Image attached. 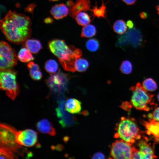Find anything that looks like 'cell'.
<instances>
[{
	"mask_svg": "<svg viewBox=\"0 0 159 159\" xmlns=\"http://www.w3.org/2000/svg\"><path fill=\"white\" fill-rule=\"evenodd\" d=\"M30 77L34 80H39L42 77L41 72L39 65L32 62H29L27 64Z\"/></svg>",
	"mask_w": 159,
	"mask_h": 159,
	"instance_id": "e0dca14e",
	"label": "cell"
},
{
	"mask_svg": "<svg viewBox=\"0 0 159 159\" xmlns=\"http://www.w3.org/2000/svg\"><path fill=\"white\" fill-rule=\"evenodd\" d=\"M117 131L115 137L120 138L131 145L141 137L139 129L136 124L126 118H122L118 124Z\"/></svg>",
	"mask_w": 159,
	"mask_h": 159,
	"instance_id": "3957f363",
	"label": "cell"
},
{
	"mask_svg": "<svg viewBox=\"0 0 159 159\" xmlns=\"http://www.w3.org/2000/svg\"><path fill=\"white\" fill-rule=\"evenodd\" d=\"M69 14L73 18L79 12L90 10V0H76L72 5L69 7Z\"/></svg>",
	"mask_w": 159,
	"mask_h": 159,
	"instance_id": "7c38bea8",
	"label": "cell"
},
{
	"mask_svg": "<svg viewBox=\"0 0 159 159\" xmlns=\"http://www.w3.org/2000/svg\"><path fill=\"white\" fill-rule=\"evenodd\" d=\"M0 71V89L5 91L6 95L14 100L19 92V86L16 80L17 72L12 69Z\"/></svg>",
	"mask_w": 159,
	"mask_h": 159,
	"instance_id": "277c9868",
	"label": "cell"
},
{
	"mask_svg": "<svg viewBox=\"0 0 159 159\" xmlns=\"http://www.w3.org/2000/svg\"><path fill=\"white\" fill-rule=\"evenodd\" d=\"M25 45L33 54L37 53L42 48L41 42L37 39H29L25 42Z\"/></svg>",
	"mask_w": 159,
	"mask_h": 159,
	"instance_id": "d6986e66",
	"label": "cell"
},
{
	"mask_svg": "<svg viewBox=\"0 0 159 159\" xmlns=\"http://www.w3.org/2000/svg\"><path fill=\"white\" fill-rule=\"evenodd\" d=\"M75 19L77 23L79 25L84 26L91 22L90 18L87 13L81 11L76 16Z\"/></svg>",
	"mask_w": 159,
	"mask_h": 159,
	"instance_id": "603a6c76",
	"label": "cell"
},
{
	"mask_svg": "<svg viewBox=\"0 0 159 159\" xmlns=\"http://www.w3.org/2000/svg\"><path fill=\"white\" fill-rule=\"evenodd\" d=\"M130 89L132 92L131 102L132 105L138 110H149L154 95L148 93L139 82Z\"/></svg>",
	"mask_w": 159,
	"mask_h": 159,
	"instance_id": "5b68a950",
	"label": "cell"
},
{
	"mask_svg": "<svg viewBox=\"0 0 159 159\" xmlns=\"http://www.w3.org/2000/svg\"><path fill=\"white\" fill-rule=\"evenodd\" d=\"M152 117L153 120L159 122V107L155 109L152 115Z\"/></svg>",
	"mask_w": 159,
	"mask_h": 159,
	"instance_id": "4dcf8cb0",
	"label": "cell"
},
{
	"mask_svg": "<svg viewBox=\"0 0 159 159\" xmlns=\"http://www.w3.org/2000/svg\"><path fill=\"white\" fill-rule=\"evenodd\" d=\"M44 68L47 72L53 74L56 73L57 71L58 68V65L55 60L50 59L45 62Z\"/></svg>",
	"mask_w": 159,
	"mask_h": 159,
	"instance_id": "4316f807",
	"label": "cell"
},
{
	"mask_svg": "<svg viewBox=\"0 0 159 159\" xmlns=\"http://www.w3.org/2000/svg\"><path fill=\"white\" fill-rule=\"evenodd\" d=\"M156 9L158 13L159 14V4L156 6Z\"/></svg>",
	"mask_w": 159,
	"mask_h": 159,
	"instance_id": "74e56055",
	"label": "cell"
},
{
	"mask_svg": "<svg viewBox=\"0 0 159 159\" xmlns=\"http://www.w3.org/2000/svg\"><path fill=\"white\" fill-rule=\"evenodd\" d=\"M36 127L40 132L54 136L56 132L52 123L47 119H42L37 123Z\"/></svg>",
	"mask_w": 159,
	"mask_h": 159,
	"instance_id": "9a60e30c",
	"label": "cell"
},
{
	"mask_svg": "<svg viewBox=\"0 0 159 159\" xmlns=\"http://www.w3.org/2000/svg\"><path fill=\"white\" fill-rule=\"evenodd\" d=\"M143 41L141 32L139 29L134 27L129 29L127 32L118 38L117 44L123 45L131 44L135 46L140 44Z\"/></svg>",
	"mask_w": 159,
	"mask_h": 159,
	"instance_id": "30bf717a",
	"label": "cell"
},
{
	"mask_svg": "<svg viewBox=\"0 0 159 159\" xmlns=\"http://www.w3.org/2000/svg\"><path fill=\"white\" fill-rule=\"evenodd\" d=\"M126 24L129 29H130L134 27V23L131 20H127Z\"/></svg>",
	"mask_w": 159,
	"mask_h": 159,
	"instance_id": "836d02e7",
	"label": "cell"
},
{
	"mask_svg": "<svg viewBox=\"0 0 159 159\" xmlns=\"http://www.w3.org/2000/svg\"><path fill=\"white\" fill-rule=\"evenodd\" d=\"M105 156L104 154L101 152L95 153L92 156V159H105Z\"/></svg>",
	"mask_w": 159,
	"mask_h": 159,
	"instance_id": "1f68e13d",
	"label": "cell"
},
{
	"mask_svg": "<svg viewBox=\"0 0 159 159\" xmlns=\"http://www.w3.org/2000/svg\"><path fill=\"white\" fill-rule=\"evenodd\" d=\"M15 51L8 43L1 41L0 43V71L12 69L17 63Z\"/></svg>",
	"mask_w": 159,
	"mask_h": 159,
	"instance_id": "52a82bcc",
	"label": "cell"
},
{
	"mask_svg": "<svg viewBox=\"0 0 159 159\" xmlns=\"http://www.w3.org/2000/svg\"><path fill=\"white\" fill-rule=\"evenodd\" d=\"M65 107L66 110L70 113H78L81 110V102L75 98H69L67 100Z\"/></svg>",
	"mask_w": 159,
	"mask_h": 159,
	"instance_id": "2e32d148",
	"label": "cell"
},
{
	"mask_svg": "<svg viewBox=\"0 0 159 159\" xmlns=\"http://www.w3.org/2000/svg\"><path fill=\"white\" fill-rule=\"evenodd\" d=\"M132 151L131 144L122 140H117L112 145L110 154L114 159H132Z\"/></svg>",
	"mask_w": 159,
	"mask_h": 159,
	"instance_id": "9c48e42d",
	"label": "cell"
},
{
	"mask_svg": "<svg viewBox=\"0 0 159 159\" xmlns=\"http://www.w3.org/2000/svg\"><path fill=\"white\" fill-rule=\"evenodd\" d=\"M31 52L26 47H23L20 50L17 58L20 61L23 62H27L33 60L34 58Z\"/></svg>",
	"mask_w": 159,
	"mask_h": 159,
	"instance_id": "ffe728a7",
	"label": "cell"
},
{
	"mask_svg": "<svg viewBox=\"0 0 159 159\" xmlns=\"http://www.w3.org/2000/svg\"><path fill=\"white\" fill-rule=\"evenodd\" d=\"M157 98L158 101L159 102V93L157 95Z\"/></svg>",
	"mask_w": 159,
	"mask_h": 159,
	"instance_id": "f35d334b",
	"label": "cell"
},
{
	"mask_svg": "<svg viewBox=\"0 0 159 159\" xmlns=\"http://www.w3.org/2000/svg\"><path fill=\"white\" fill-rule=\"evenodd\" d=\"M49 48L58 59L63 68L66 71L75 72L74 67L76 60L80 57L82 54L80 49L73 45H67L64 40L55 39L49 41Z\"/></svg>",
	"mask_w": 159,
	"mask_h": 159,
	"instance_id": "7a4b0ae2",
	"label": "cell"
},
{
	"mask_svg": "<svg viewBox=\"0 0 159 159\" xmlns=\"http://www.w3.org/2000/svg\"><path fill=\"white\" fill-rule=\"evenodd\" d=\"M140 16L141 19H144L147 17L148 14L145 12H142L140 13Z\"/></svg>",
	"mask_w": 159,
	"mask_h": 159,
	"instance_id": "8d00e7d4",
	"label": "cell"
},
{
	"mask_svg": "<svg viewBox=\"0 0 159 159\" xmlns=\"http://www.w3.org/2000/svg\"><path fill=\"white\" fill-rule=\"evenodd\" d=\"M69 79L68 74L59 70L50 75L46 83L52 92L61 93L66 90Z\"/></svg>",
	"mask_w": 159,
	"mask_h": 159,
	"instance_id": "ba28073f",
	"label": "cell"
},
{
	"mask_svg": "<svg viewBox=\"0 0 159 159\" xmlns=\"http://www.w3.org/2000/svg\"><path fill=\"white\" fill-rule=\"evenodd\" d=\"M35 6L34 4H31L29 5L25 8V11L29 12L32 13L34 8Z\"/></svg>",
	"mask_w": 159,
	"mask_h": 159,
	"instance_id": "d6a6232c",
	"label": "cell"
},
{
	"mask_svg": "<svg viewBox=\"0 0 159 159\" xmlns=\"http://www.w3.org/2000/svg\"><path fill=\"white\" fill-rule=\"evenodd\" d=\"M142 85L147 91L149 92L154 91L158 88L156 82L151 78H148L144 80Z\"/></svg>",
	"mask_w": 159,
	"mask_h": 159,
	"instance_id": "484cf974",
	"label": "cell"
},
{
	"mask_svg": "<svg viewBox=\"0 0 159 159\" xmlns=\"http://www.w3.org/2000/svg\"><path fill=\"white\" fill-rule=\"evenodd\" d=\"M50 13L55 19H61L69 14V9L64 3L58 4L52 7Z\"/></svg>",
	"mask_w": 159,
	"mask_h": 159,
	"instance_id": "5bb4252c",
	"label": "cell"
},
{
	"mask_svg": "<svg viewBox=\"0 0 159 159\" xmlns=\"http://www.w3.org/2000/svg\"><path fill=\"white\" fill-rule=\"evenodd\" d=\"M89 66L88 61L85 58H80L75 61L74 64L76 71L80 72L85 71Z\"/></svg>",
	"mask_w": 159,
	"mask_h": 159,
	"instance_id": "d4e9b609",
	"label": "cell"
},
{
	"mask_svg": "<svg viewBox=\"0 0 159 159\" xmlns=\"http://www.w3.org/2000/svg\"><path fill=\"white\" fill-rule=\"evenodd\" d=\"M96 32V29L95 26L92 24H88L82 28L80 37L82 38L91 37L95 35Z\"/></svg>",
	"mask_w": 159,
	"mask_h": 159,
	"instance_id": "7402d4cb",
	"label": "cell"
},
{
	"mask_svg": "<svg viewBox=\"0 0 159 159\" xmlns=\"http://www.w3.org/2000/svg\"><path fill=\"white\" fill-rule=\"evenodd\" d=\"M0 126V147L7 148L14 153L19 152L21 145L16 140L17 131L14 127L7 124L1 123Z\"/></svg>",
	"mask_w": 159,
	"mask_h": 159,
	"instance_id": "8992f818",
	"label": "cell"
},
{
	"mask_svg": "<svg viewBox=\"0 0 159 159\" xmlns=\"http://www.w3.org/2000/svg\"><path fill=\"white\" fill-rule=\"evenodd\" d=\"M32 21L29 17L9 11L0 20V29L6 39L13 43H25L32 34Z\"/></svg>",
	"mask_w": 159,
	"mask_h": 159,
	"instance_id": "6da1fadb",
	"label": "cell"
},
{
	"mask_svg": "<svg viewBox=\"0 0 159 159\" xmlns=\"http://www.w3.org/2000/svg\"><path fill=\"white\" fill-rule=\"evenodd\" d=\"M53 21L51 17H47L44 20V22L46 24H50Z\"/></svg>",
	"mask_w": 159,
	"mask_h": 159,
	"instance_id": "d590c367",
	"label": "cell"
},
{
	"mask_svg": "<svg viewBox=\"0 0 159 159\" xmlns=\"http://www.w3.org/2000/svg\"><path fill=\"white\" fill-rule=\"evenodd\" d=\"M97 3H95V5L90 9L93 18L95 17L98 18H103L107 19V10L106 4H105L103 0H102V4L101 6L98 7Z\"/></svg>",
	"mask_w": 159,
	"mask_h": 159,
	"instance_id": "ac0fdd59",
	"label": "cell"
},
{
	"mask_svg": "<svg viewBox=\"0 0 159 159\" xmlns=\"http://www.w3.org/2000/svg\"><path fill=\"white\" fill-rule=\"evenodd\" d=\"M58 0H49V1H57Z\"/></svg>",
	"mask_w": 159,
	"mask_h": 159,
	"instance_id": "ab89813d",
	"label": "cell"
},
{
	"mask_svg": "<svg viewBox=\"0 0 159 159\" xmlns=\"http://www.w3.org/2000/svg\"><path fill=\"white\" fill-rule=\"evenodd\" d=\"M0 159H15L17 157L14 152L11 150L6 148L0 147Z\"/></svg>",
	"mask_w": 159,
	"mask_h": 159,
	"instance_id": "83f0119b",
	"label": "cell"
},
{
	"mask_svg": "<svg viewBox=\"0 0 159 159\" xmlns=\"http://www.w3.org/2000/svg\"><path fill=\"white\" fill-rule=\"evenodd\" d=\"M139 150L135 154L136 159H152L156 158L153 150L146 142L142 140L138 144Z\"/></svg>",
	"mask_w": 159,
	"mask_h": 159,
	"instance_id": "4fadbf2b",
	"label": "cell"
},
{
	"mask_svg": "<svg viewBox=\"0 0 159 159\" xmlns=\"http://www.w3.org/2000/svg\"><path fill=\"white\" fill-rule=\"evenodd\" d=\"M125 4L127 5H132L134 4L136 0H122Z\"/></svg>",
	"mask_w": 159,
	"mask_h": 159,
	"instance_id": "e575fe53",
	"label": "cell"
},
{
	"mask_svg": "<svg viewBox=\"0 0 159 159\" xmlns=\"http://www.w3.org/2000/svg\"><path fill=\"white\" fill-rule=\"evenodd\" d=\"M113 28L114 31L116 33L119 34H122L126 32L127 26L126 23L123 20L119 19L114 22Z\"/></svg>",
	"mask_w": 159,
	"mask_h": 159,
	"instance_id": "cb8c5ba5",
	"label": "cell"
},
{
	"mask_svg": "<svg viewBox=\"0 0 159 159\" xmlns=\"http://www.w3.org/2000/svg\"><path fill=\"white\" fill-rule=\"evenodd\" d=\"M86 46L87 49L90 51L94 52L99 49L100 44L98 41L95 38L88 39L86 42Z\"/></svg>",
	"mask_w": 159,
	"mask_h": 159,
	"instance_id": "f1b7e54d",
	"label": "cell"
},
{
	"mask_svg": "<svg viewBox=\"0 0 159 159\" xmlns=\"http://www.w3.org/2000/svg\"><path fill=\"white\" fill-rule=\"evenodd\" d=\"M121 72L125 74H129L132 72V65L131 62L128 60L123 61L120 67Z\"/></svg>",
	"mask_w": 159,
	"mask_h": 159,
	"instance_id": "f546056e",
	"label": "cell"
},
{
	"mask_svg": "<svg viewBox=\"0 0 159 159\" xmlns=\"http://www.w3.org/2000/svg\"><path fill=\"white\" fill-rule=\"evenodd\" d=\"M145 126L148 134L159 138V122L153 120L150 122H146Z\"/></svg>",
	"mask_w": 159,
	"mask_h": 159,
	"instance_id": "44dd1931",
	"label": "cell"
},
{
	"mask_svg": "<svg viewBox=\"0 0 159 159\" xmlns=\"http://www.w3.org/2000/svg\"><path fill=\"white\" fill-rule=\"evenodd\" d=\"M37 133L34 130L27 129L17 131L16 140L20 145L27 147L34 145L37 142Z\"/></svg>",
	"mask_w": 159,
	"mask_h": 159,
	"instance_id": "8fae6325",
	"label": "cell"
}]
</instances>
